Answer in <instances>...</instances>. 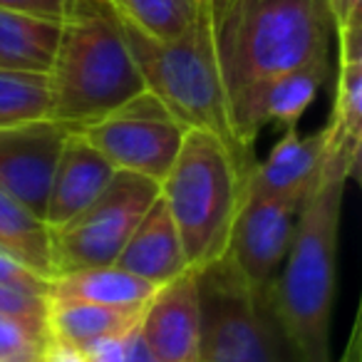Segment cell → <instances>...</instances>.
Returning a JSON list of instances; mask_svg holds the SVG:
<instances>
[{"label": "cell", "mask_w": 362, "mask_h": 362, "mask_svg": "<svg viewBox=\"0 0 362 362\" xmlns=\"http://www.w3.org/2000/svg\"><path fill=\"white\" fill-rule=\"evenodd\" d=\"M228 122L241 154L258 132L253 110L271 80L330 57L332 23L325 0H202Z\"/></svg>", "instance_id": "6da1fadb"}, {"label": "cell", "mask_w": 362, "mask_h": 362, "mask_svg": "<svg viewBox=\"0 0 362 362\" xmlns=\"http://www.w3.org/2000/svg\"><path fill=\"white\" fill-rule=\"evenodd\" d=\"M347 171L327 154L315 184L298 211L296 233L271 291V308L296 362H330V325L335 305V256Z\"/></svg>", "instance_id": "7a4b0ae2"}, {"label": "cell", "mask_w": 362, "mask_h": 362, "mask_svg": "<svg viewBox=\"0 0 362 362\" xmlns=\"http://www.w3.org/2000/svg\"><path fill=\"white\" fill-rule=\"evenodd\" d=\"M52 122L77 132L146 92L107 0H77L50 70Z\"/></svg>", "instance_id": "3957f363"}, {"label": "cell", "mask_w": 362, "mask_h": 362, "mask_svg": "<svg viewBox=\"0 0 362 362\" xmlns=\"http://www.w3.org/2000/svg\"><path fill=\"white\" fill-rule=\"evenodd\" d=\"M248 166L206 129L189 127L159 197L179 233L189 268L204 271L226 256Z\"/></svg>", "instance_id": "277c9868"}, {"label": "cell", "mask_w": 362, "mask_h": 362, "mask_svg": "<svg viewBox=\"0 0 362 362\" xmlns=\"http://www.w3.org/2000/svg\"><path fill=\"white\" fill-rule=\"evenodd\" d=\"M194 3H197V13H194L192 28L169 42L149 37L139 28L117 16L112 8L110 11L146 92H151L184 127H197L221 136L246 164V156L238 149L231 122H228L226 100H223L221 80L214 60L206 8L202 0H194Z\"/></svg>", "instance_id": "5b68a950"}, {"label": "cell", "mask_w": 362, "mask_h": 362, "mask_svg": "<svg viewBox=\"0 0 362 362\" xmlns=\"http://www.w3.org/2000/svg\"><path fill=\"white\" fill-rule=\"evenodd\" d=\"M199 315L197 362H296L271 296L253 291L226 258L199 271Z\"/></svg>", "instance_id": "8992f818"}, {"label": "cell", "mask_w": 362, "mask_h": 362, "mask_svg": "<svg viewBox=\"0 0 362 362\" xmlns=\"http://www.w3.org/2000/svg\"><path fill=\"white\" fill-rule=\"evenodd\" d=\"M159 197V184L132 171H115L107 189L72 221L52 228L55 276L115 266L139 218Z\"/></svg>", "instance_id": "52a82bcc"}, {"label": "cell", "mask_w": 362, "mask_h": 362, "mask_svg": "<svg viewBox=\"0 0 362 362\" xmlns=\"http://www.w3.org/2000/svg\"><path fill=\"white\" fill-rule=\"evenodd\" d=\"M189 127H184L151 92L77 129L117 171L146 176L159 184L171 169Z\"/></svg>", "instance_id": "ba28073f"}, {"label": "cell", "mask_w": 362, "mask_h": 362, "mask_svg": "<svg viewBox=\"0 0 362 362\" xmlns=\"http://www.w3.org/2000/svg\"><path fill=\"white\" fill-rule=\"evenodd\" d=\"M303 204L281 202L243 187L228 236L226 261L261 296H271L296 233Z\"/></svg>", "instance_id": "9c48e42d"}, {"label": "cell", "mask_w": 362, "mask_h": 362, "mask_svg": "<svg viewBox=\"0 0 362 362\" xmlns=\"http://www.w3.org/2000/svg\"><path fill=\"white\" fill-rule=\"evenodd\" d=\"M70 129L52 119L0 127V192L45 221L47 192Z\"/></svg>", "instance_id": "30bf717a"}, {"label": "cell", "mask_w": 362, "mask_h": 362, "mask_svg": "<svg viewBox=\"0 0 362 362\" xmlns=\"http://www.w3.org/2000/svg\"><path fill=\"white\" fill-rule=\"evenodd\" d=\"M156 362H197L199 350V271H184L156 288L139 317Z\"/></svg>", "instance_id": "8fae6325"}, {"label": "cell", "mask_w": 362, "mask_h": 362, "mask_svg": "<svg viewBox=\"0 0 362 362\" xmlns=\"http://www.w3.org/2000/svg\"><path fill=\"white\" fill-rule=\"evenodd\" d=\"M325 161V127L300 136L298 127L283 132L271 154L253 164L243 176V187L281 202L303 204Z\"/></svg>", "instance_id": "7c38bea8"}, {"label": "cell", "mask_w": 362, "mask_h": 362, "mask_svg": "<svg viewBox=\"0 0 362 362\" xmlns=\"http://www.w3.org/2000/svg\"><path fill=\"white\" fill-rule=\"evenodd\" d=\"M115 171V166L85 136L70 132L55 164V171H52L50 192H47V226L60 228L75 216H80L105 192Z\"/></svg>", "instance_id": "4fadbf2b"}, {"label": "cell", "mask_w": 362, "mask_h": 362, "mask_svg": "<svg viewBox=\"0 0 362 362\" xmlns=\"http://www.w3.org/2000/svg\"><path fill=\"white\" fill-rule=\"evenodd\" d=\"M115 266L136 278H144L154 286H164L171 278L189 271L179 233H176L169 209L161 202V197H156L149 211L139 218L122 253L117 256Z\"/></svg>", "instance_id": "5bb4252c"}, {"label": "cell", "mask_w": 362, "mask_h": 362, "mask_svg": "<svg viewBox=\"0 0 362 362\" xmlns=\"http://www.w3.org/2000/svg\"><path fill=\"white\" fill-rule=\"evenodd\" d=\"M154 283L136 278L117 266L82 268V271L62 273L50 281L52 300H80L107 308L141 310L156 293Z\"/></svg>", "instance_id": "9a60e30c"}, {"label": "cell", "mask_w": 362, "mask_h": 362, "mask_svg": "<svg viewBox=\"0 0 362 362\" xmlns=\"http://www.w3.org/2000/svg\"><path fill=\"white\" fill-rule=\"evenodd\" d=\"M60 35L62 23L0 11V70L50 75Z\"/></svg>", "instance_id": "2e32d148"}, {"label": "cell", "mask_w": 362, "mask_h": 362, "mask_svg": "<svg viewBox=\"0 0 362 362\" xmlns=\"http://www.w3.org/2000/svg\"><path fill=\"white\" fill-rule=\"evenodd\" d=\"M362 146V60H340L330 122L325 124V151L345 161L350 179L360 176Z\"/></svg>", "instance_id": "e0dca14e"}, {"label": "cell", "mask_w": 362, "mask_h": 362, "mask_svg": "<svg viewBox=\"0 0 362 362\" xmlns=\"http://www.w3.org/2000/svg\"><path fill=\"white\" fill-rule=\"evenodd\" d=\"M327 77H330V57L283 72L268 82L258 95L256 110H253L256 132H261L268 122H278L286 129L298 127V119L313 105L317 90Z\"/></svg>", "instance_id": "ac0fdd59"}, {"label": "cell", "mask_w": 362, "mask_h": 362, "mask_svg": "<svg viewBox=\"0 0 362 362\" xmlns=\"http://www.w3.org/2000/svg\"><path fill=\"white\" fill-rule=\"evenodd\" d=\"M144 310V308H141ZM141 310H124V308H107L95 303L80 300H52L47 305V330L52 340L80 350L92 340L107 335H119L129 330L141 317Z\"/></svg>", "instance_id": "d6986e66"}, {"label": "cell", "mask_w": 362, "mask_h": 362, "mask_svg": "<svg viewBox=\"0 0 362 362\" xmlns=\"http://www.w3.org/2000/svg\"><path fill=\"white\" fill-rule=\"evenodd\" d=\"M0 248L42 278H55L52 228L21 202L0 192Z\"/></svg>", "instance_id": "ffe728a7"}, {"label": "cell", "mask_w": 362, "mask_h": 362, "mask_svg": "<svg viewBox=\"0 0 362 362\" xmlns=\"http://www.w3.org/2000/svg\"><path fill=\"white\" fill-rule=\"evenodd\" d=\"M45 119H52L50 75L0 70V127Z\"/></svg>", "instance_id": "44dd1931"}, {"label": "cell", "mask_w": 362, "mask_h": 362, "mask_svg": "<svg viewBox=\"0 0 362 362\" xmlns=\"http://www.w3.org/2000/svg\"><path fill=\"white\" fill-rule=\"evenodd\" d=\"M107 6L156 40H176L192 28L197 3L194 0H107Z\"/></svg>", "instance_id": "7402d4cb"}, {"label": "cell", "mask_w": 362, "mask_h": 362, "mask_svg": "<svg viewBox=\"0 0 362 362\" xmlns=\"http://www.w3.org/2000/svg\"><path fill=\"white\" fill-rule=\"evenodd\" d=\"M50 342L47 325L0 315V362H40Z\"/></svg>", "instance_id": "603a6c76"}, {"label": "cell", "mask_w": 362, "mask_h": 362, "mask_svg": "<svg viewBox=\"0 0 362 362\" xmlns=\"http://www.w3.org/2000/svg\"><path fill=\"white\" fill-rule=\"evenodd\" d=\"M47 305H50L47 296L0 286V315L16 317L23 322H35V325H47Z\"/></svg>", "instance_id": "cb8c5ba5"}, {"label": "cell", "mask_w": 362, "mask_h": 362, "mask_svg": "<svg viewBox=\"0 0 362 362\" xmlns=\"http://www.w3.org/2000/svg\"><path fill=\"white\" fill-rule=\"evenodd\" d=\"M0 286L18 288V291L37 293V296L50 298V278L37 276L35 271H30L21 261L8 256L3 248H0Z\"/></svg>", "instance_id": "d4e9b609"}, {"label": "cell", "mask_w": 362, "mask_h": 362, "mask_svg": "<svg viewBox=\"0 0 362 362\" xmlns=\"http://www.w3.org/2000/svg\"><path fill=\"white\" fill-rule=\"evenodd\" d=\"M77 0H0V11L23 13L40 21L65 23L75 13Z\"/></svg>", "instance_id": "484cf974"}, {"label": "cell", "mask_w": 362, "mask_h": 362, "mask_svg": "<svg viewBox=\"0 0 362 362\" xmlns=\"http://www.w3.org/2000/svg\"><path fill=\"white\" fill-rule=\"evenodd\" d=\"M124 332L87 342L80 347V355L85 362H124Z\"/></svg>", "instance_id": "4316f807"}, {"label": "cell", "mask_w": 362, "mask_h": 362, "mask_svg": "<svg viewBox=\"0 0 362 362\" xmlns=\"http://www.w3.org/2000/svg\"><path fill=\"white\" fill-rule=\"evenodd\" d=\"M360 3L362 0H325L327 16H330L332 23V33L342 30L347 25H355V23H362Z\"/></svg>", "instance_id": "83f0119b"}, {"label": "cell", "mask_w": 362, "mask_h": 362, "mask_svg": "<svg viewBox=\"0 0 362 362\" xmlns=\"http://www.w3.org/2000/svg\"><path fill=\"white\" fill-rule=\"evenodd\" d=\"M124 362H156L149 342L141 335L139 320L124 332Z\"/></svg>", "instance_id": "f1b7e54d"}, {"label": "cell", "mask_w": 362, "mask_h": 362, "mask_svg": "<svg viewBox=\"0 0 362 362\" xmlns=\"http://www.w3.org/2000/svg\"><path fill=\"white\" fill-rule=\"evenodd\" d=\"M40 362H85V357H82L80 350H75V347L52 340L50 345L45 347V352H42Z\"/></svg>", "instance_id": "f546056e"}]
</instances>
